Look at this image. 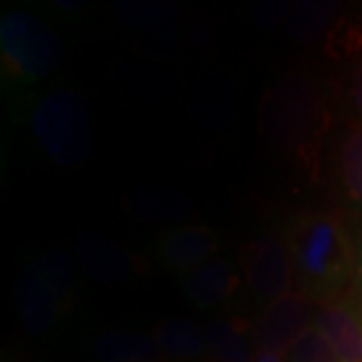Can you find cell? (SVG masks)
<instances>
[{"mask_svg":"<svg viewBox=\"0 0 362 362\" xmlns=\"http://www.w3.org/2000/svg\"><path fill=\"white\" fill-rule=\"evenodd\" d=\"M220 235L207 226H180L165 232L157 242V256L175 272H192L218 252Z\"/></svg>","mask_w":362,"mask_h":362,"instance_id":"cell-8","label":"cell"},{"mask_svg":"<svg viewBox=\"0 0 362 362\" xmlns=\"http://www.w3.org/2000/svg\"><path fill=\"white\" fill-rule=\"evenodd\" d=\"M33 131L57 165L83 168L95 147V131L85 99L71 89L47 93L33 113Z\"/></svg>","mask_w":362,"mask_h":362,"instance_id":"cell-3","label":"cell"},{"mask_svg":"<svg viewBox=\"0 0 362 362\" xmlns=\"http://www.w3.org/2000/svg\"><path fill=\"white\" fill-rule=\"evenodd\" d=\"M338 177L350 206L362 211V125H354L342 137L338 149Z\"/></svg>","mask_w":362,"mask_h":362,"instance_id":"cell-16","label":"cell"},{"mask_svg":"<svg viewBox=\"0 0 362 362\" xmlns=\"http://www.w3.org/2000/svg\"><path fill=\"white\" fill-rule=\"evenodd\" d=\"M286 362H340L337 350L322 332L312 326L286 354Z\"/></svg>","mask_w":362,"mask_h":362,"instance_id":"cell-20","label":"cell"},{"mask_svg":"<svg viewBox=\"0 0 362 362\" xmlns=\"http://www.w3.org/2000/svg\"><path fill=\"white\" fill-rule=\"evenodd\" d=\"M316 322L314 300L302 292H288L270 302L254 324L256 349L288 354Z\"/></svg>","mask_w":362,"mask_h":362,"instance_id":"cell-5","label":"cell"},{"mask_svg":"<svg viewBox=\"0 0 362 362\" xmlns=\"http://www.w3.org/2000/svg\"><path fill=\"white\" fill-rule=\"evenodd\" d=\"M240 282V274L228 259L211 258L185 274L183 290L195 308H216L233 296Z\"/></svg>","mask_w":362,"mask_h":362,"instance_id":"cell-11","label":"cell"},{"mask_svg":"<svg viewBox=\"0 0 362 362\" xmlns=\"http://www.w3.org/2000/svg\"><path fill=\"white\" fill-rule=\"evenodd\" d=\"M37 264L42 274L49 278V282L59 290V294L65 298V302H69L73 296L75 278H77V266H75L73 258L65 250H49V252L40 254L37 258Z\"/></svg>","mask_w":362,"mask_h":362,"instance_id":"cell-17","label":"cell"},{"mask_svg":"<svg viewBox=\"0 0 362 362\" xmlns=\"http://www.w3.org/2000/svg\"><path fill=\"white\" fill-rule=\"evenodd\" d=\"M330 23V8L326 4L302 2L290 14V33L300 42L316 39Z\"/></svg>","mask_w":362,"mask_h":362,"instance_id":"cell-19","label":"cell"},{"mask_svg":"<svg viewBox=\"0 0 362 362\" xmlns=\"http://www.w3.org/2000/svg\"><path fill=\"white\" fill-rule=\"evenodd\" d=\"M93 350L101 362H161L165 356L156 338L129 330L105 332Z\"/></svg>","mask_w":362,"mask_h":362,"instance_id":"cell-14","label":"cell"},{"mask_svg":"<svg viewBox=\"0 0 362 362\" xmlns=\"http://www.w3.org/2000/svg\"><path fill=\"white\" fill-rule=\"evenodd\" d=\"M349 95H350L352 109H354V113L358 115V119H361V123H362V63L352 71Z\"/></svg>","mask_w":362,"mask_h":362,"instance_id":"cell-21","label":"cell"},{"mask_svg":"<svg viewBox=\"0 0 362 362\" xmlns=\"http://www.w3.org/2000/svg\"><path fill=\"white\" fill-rule=\"evenodd\" d=\"M2 73L13 81H39L63 61V42L51 26L30 14L13 11L0 21Z\"/></svg>","mask_w":362,"mask_h":362,"instance_id":"cell-4","label":"cell"},{"mask_svg":"<svg viewBox=\"0 0 362 362\" xmlns=\"http://www.w3.org/2000/svg\"><path fill=\"white\" fill-rule=\"evenodd\" d=\"M123 207L147 223H181L192 211L187 197L169 187H137L123 199Z\"/></svg>","mask_w":362,"mask_h":362,"instance_id":"cell-12","label":"cell"},{"mask_svg":"<svg viewBox=\"0 0 362 362\" xmlns=\"http://www.w3.org/2000/svg\"><path fill=\"white\" fill-rule=\"evenodd\" d=\"M288 256L300 292L330 302L354 278L356 242L346 220L334 211L298 214L286 230Z\"/></svg>","mask_w":362,"mask_h":362,"instance_id":"cell-2","label":"cell"},{"mask_svg":"<svg viewBox=\"0 0 362 362\" xmlns=\"http://www.w3.org/2000/svg\"><path fill=\"white\" fill-rule=\"evenodd\" d=\"M16 304L21 322L28 334H42L51 328L57 314L66 306L65 298L49 282L39 264L26 266L16 284Z\"/></svg>","mask_w":362,"mask_h":362,"instance_id":"cell-7","label":"cell"},{"mask_svg":"<svg viewBox=\"0 0 362 362\" xmlns=\"http://www.w3.org/2000/svg\"><path fill=\"white\" fill-rule=\"evenodd\" d=\"M252 362H286V356L278 354V352H272V350L256 349V354H254Z\"/></svg>","mask_w":362,"mask_h":362,"instance_id":"cell-22","label":"cell"},{"mask_svg":"<svg viewBox=\"0 0 362 362\" xmlns=\"http://www.w3.org/2000/svg\"><path fill=\"white\" fill-rule=\"evenodd\" d=\"M354 242H356V270H354V282L362 290V235L356 238L354 235Z\"/></svg>","mask_w":362,"mask_h":362,"instance_id":"cell-23","label":"cell"},{"mask_svg":"<svg viewBox=\"0 0 362 362\" xmlns=\"http://www.w3.org/2000/svg\"><path fill=\"white\" fill-rule=\"evenodd\" d=\"M332 127L330 105L312 78L290 73L264 90L258 129L274 151L292 159L312 181L320 177L324 141Z\"/></svg>","mask_w":362,"mask_h":362,"instance_id":"cell-1","label":"cell"},{"mask_svg":"<svg viewBox=\"0 0 362 362\" xmlns=\"http://www.w3.org/2000/svg\"><path fill=\"white\" fill-rule=\"evenodd\" d=\"M77 258L93 280L123 284L137 276V258L99 233H85L77 242Z\"/></svg>","mask_w":362,"mask_h":362,"instance_id":"cell-9","label":"cell"},{"mask_svg":"<svg viewBox=\"0 0 362 362\" xmlns=\"http://www.w3.org/2000/svg\"><path fill=\"white\" fill-rule=\"evenodd\" d=\"M119 14L125 18V23L137 28L153 30L159 26H168L175 16L177 11L168 2H121Z\"/></svg>","mask_w":362,"mask_h":362,"instance_id":"cell-18","label":"cell"},{"mask_svg":"<svg viewBox=\"0 0 362 362\" xmlns=\"http://www.w3.org/2000/svg\"><path fill=\"white\" fill-rule=\"evenodd\" d=\"M153 338L161 352L173 358H195L207 349L206 332L187 318H168L159 322Z\"/></svg>","mask_w":362,"mask_h":362,"instance_id":"cell-15","label":"cell"},{"mask_svg":"<svg viewBox=\"0 0 362 362\" xmlns=\"http://www.w3.org/2000/svg\"><path fill=\"white\" fill-rule=\"evenodd\" d=\"M242 274L247 288L262 302H274L290 292L294 280L292 262L284 242L262 238L242 250Z\"/></svg>","mask_w":362,"mask_h":362,"instance_id":"cell-6","label":"cell"},{"mask_svg":"<svg viewBox=\"0 0 362 362\" xmlns=\"http://www.w3.org/2000/svg\"><path fill=\"white\" fill-rule=\"evenodd\" d=\"M207 349L214 352L218 362H252L256 354L254 326L240 320H211L206 326Z\"/></svg>","mask_w":362,"mask_h":362,"instance_id":"cell-13","label":"cell"},{"mask_svg":"<svg viewBox=\"0 0 362 362\" xmlns=\"http://www.w3.org/2000/svg\"><path fill=\"white\" fill-rule=\"evenodd\" d=\"M314 326L337 350L340 362H362V312L342 302H324Z\"/></svg>","mask_w":362,"mask_h":362,"instance_id":"cell-10","label":"cell"}]
</instances>
